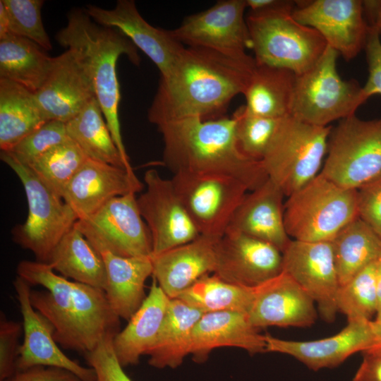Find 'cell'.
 <instances>
[{
    "mask_svg": "<svg viewBox=\"0 0 381 381\" xmlns=\"http://www.w3.org/2000/svg\"><path fill=\"white\" fill-rule=\"evenodd\" d=\"M254 57L235 59L202 47H185L169 73L160 77L147 118L157 126L189 117L214 119L243 94Z\"/></svg>",
    "mask_w": 381,
    "mask_h": 381,
    "instance_id": "1",
    "label": "cell"
},
{
    "mask_svg": "<svg viewBox=\"0 0 381 381\" xmlns=\"http://www.w3.org/2000/svg\"><path fill=\"white\" fill-rule=\"evenodd\" d=\"M236 118L202 120L189 117L157 126L164 142L163 162L173 174L193 172L229 176L249 191L268 176L260 161L244 156L236 138Z\"/></svg>",
    "mask_w": 381,
    "mask_h": 381,
    "instance_id": "2",
    "label": "cell"
},
{
    "mask_svg": "<svg viewBox=\"0 0 381 381\" xmlns=\"http://www.w3.org/2000/svg\"><path fill=\"white\" fill-rule=\"evenodd\" d=\"M67 25L56 35L57 42L73 49L86 67L113 140L127 169L133 171L121 132L119 105L120 86L116 63L126 55L135 66L140 58L136 47L118 30L95 22L85 9L74 8L67 15Z\"/></svg>",
    "mask_w": 381,
    "mask_h": 381,
    "instance_id": "3",
    "label": "cell"
},
{
    "mask_svg": "<svg viewBox=\"0 0 381 381\" xmlns=\"http://www.w3.org/2000/svg\"><path fill=\"white\" fill-rule=\"evenodd\" d=\"M296 4L285 0L277 7L248 11L246 20L257 64L286 68L297 75L322 56L327 44L316 30L295 20Z\"/></svg>",
    "mask_w": 381,
    "mask_h": 381,
    "instance_id": "4",
    "label": "cell"
},
{
    "mask_svg": "<svg viewBox=\"0 0 381 381\" xmlns=\"http://www.w3.org/2000/svg\"><path fill=\"white\" fill-rule=\"evenodd\" d=\"M284 224L294 240L332 241L358 217L357 190L338 186L322 174L288 197Z\"/></svg>",
    "mask_w": 381,
    "mask_h": 381,
    "instance_id": "5",
    "label": "cell"
},
{
    "mask_svg": "<svg viewBox=\"0 0 381 381\" xmlns=\"http://www.w3.org/2000/svg\"><path fill=\"white\" fill-rule=\"evenodd\" d=\"M331 130L330 126H314L291 115L281 119L261 163L285 196L319 174Z\"/></svg>",
    "mask_w": 381,
    "mask_h": 381,
    "instance_id": "6",
    "label": "cell"
},
{
    "mask_svg": "<svg viewBox=\"0 0 381 381\" xmlns=\"http://www.w3.org/2000/svg\"><path fill=\"white\" fill-rule=\"evenodd\" d=\"M0 157L21 181L28 205L25 222L13 230V241L31 251L37 261L47 263L56 246L75 226L78 217L28 166L6 152L1 151Z\"/></svg>",
    "mask_w": 381,
    "mask_h": 381,
    "instance_id": "7",
    "label": "cell"
},
{
    "mask_svg": "<svg viewBox=\"0 0 381 381\" xmlns=\"http://www.w3.org/2000/svg\"><path fill=\"white\" fill-rule=\"evenodd\" d=\"M339 54L327 44L317 63L296 75L291 116L318 126L355 114L364 102L356 80H344L337 69Z\"/></svg>",
    "mask_w": 381,
    "mask_h": 381,
    "instance_id": "8",
    "label": "cell"
},
{
    "mask_svg": "<svg viewBox=\"0 0 381 381\" xmlns=\"http://www.w3.org/2000/svg\"><path fill=\"white\" fill-rule=\"evenodd\" d=\"M381 173V117L356 114L332 128L320 174L345 188L357 190Z\"/></svg>",
    "mask_w": 381,
    "mask_h": 381,
    "instance_id": "9",
    "label": "cell"
},
{
    "mask_svg": "<svg viewBox=\"0 0 381 381\" xmlns=\"http://www.w3.org/2000/svg\"><path fill=\"white\" fill-rule=\"evenodd\" d=\"M171 180L200 234L218 238L249 191L241 181L222 174L177 172Z\"/></svg>",
    "mask_w": 381,
    "mask_h": 381,
    "instance_id": "10",
    "label": "cell"
},
{
    "mask_svg": "<svg viewBox=\"0 0 381 381\" xmlns=\"http://www.w3.org/2000/svg\"><path fill=\"white\" fill-rule=\"evenodd\" d=\"M135 193L116 197L75 226L95 249L121 257L150 256L152 239Z\"/></svg>",
    "mask_w": 381,
    "mask_h": 381,
    "instance_id": "11",
    "label": "cell"
},
{
    "mask_svg": "<svg viewBox=\"0 0 381 381\" xmlns=\"http://www.w3.org/2000/svg\"><path fill=\"white\" fill-rule=\"evenodd\" d=\"M246 0H220L208 9L186 17L171 35L183 44L216 51L235 59H247L250 49L244 18Z\"/></svg>",
    "mask_w": 381,
    "mask_h": 381,
    "instance_id": "12",
    "label": "cell"
},
{
    "mask_svg": "<svg viewBox=\"0 0 381 381\" xmlns=\"http://www.w3.org/2000/svg\"><path fill=\"white\" fill-rule=\"evenodd\" d=\"M145 190L138 198L150 233L152 253L158 255L187 243L200 234L179 198L171 179L150 169L144 174Z\"/></svg>",
    "mask_w": 381,
    "mask_h": 381,
    "instance_id": "13",
    "label": "cell"
},
{
    "mask_svg": "<svg viewBox=\"0 0 381 381\" xmlns=\"http://www.w3.org/2000/svg\"><path fill=\"white\" fill-rule=\"evenodd\" d=\"M292 16L300 23L316 30L346 61L365 48L370 26L363 1H296Z\"/></svg>",
    "mask_w": 381,
    "mask_h": 381,
    "instance_id": "14",
    "label": "cell"
},
{
    "mask_svg": "<svg viewBox=\"0 0 381 381\" xmlns=\"http://www.w3.org/2000/svg\"><path fill=\"white\" fill-rule=\"evenodd\" d=\"M283 272L314 301L322 318L333 322L339 282L332 241L308 242L291 239L282 252Z\"/></svg>",
    "mask_w": 381,
    "mask_h": 381,
    "instance_id": "15",
    "label": "cell"
},
{
    "mask_svg": "<svg viewBox=\"0 0 381 381\" xmlns=\"http://www.w3.org/2000/svg\"><path fill=\"white\" fill-rule=\"evenodd\" d=\"M16 272L30 286L45 288L44 291L31 289L32 306L53 325L54 339L61 347L81 353L75 322L73 281L56 274L48 263L37 260L20 261Z\"/></svg>",
    "mask_w": 381,
    "mask_h": 381,
    "instance_id": "16",
    "label": "cell"
},
{
    "mask_svg": "<svg viewBox=\"0 0 381 381\" xmlns=\"http://www.w3.org/2000/svg\"><path fill=\"white\" fill-rule=\"evenodd\" d=\"M282 272V253L271 243L232 231L218 242L213 274L228 282L255 288Z\"/></svg>",
    "mask_w": 381,
    "mask_h": 381,
    "instance_id": "17",
    "label": "cell"
},
{
    "mask_svg": "<svg viewBox=\"0 0 381 381\" xmlns=\"http://www.w3.org/2000/svg\"><path fill=\"white\" fill-rule=\"evenodd\" d=\"M13 285L23 318V340L19 349L17 370L35 365L52 366L67 370L82 381H96L91 367L80 365L61 350L54 339L53 325L30 303L31 286L18 276Z\"/></svg>",
    "mask_w": 381,
    "mask_h": 381,
    "instance_id": "18",
    "label": "cell"
},
{
    "mask_svg": "<svg viewBox=\"0 0 381 381\" xmlns=\"http://www.w3.org/2000/svg\"><path fill=\"white\" fill-rule=\"evenodd\" d=\"M34 95L46 121L65 123L96 97L86 67L70 49L54 57L47 80Z\"/></svg>",
    "mask_w": 381,
    "mask_h": 381,
    "instance_id": "19",
    "label": "cell"
},
{
    "mask_svg": "<svg viewBox=\"0 0 381 381\" xmlns=\"http://www.w3.org/2000/svg\"><path fill=\"white\" fill-rule=\"evenodd\" d=\"M85 11L99 25L115 28L128 37L152 61L161 77L169 73L185 48L170 30L149 24L133 0H118L111 9L90 4Z\"/></svg>",
    "mask_w": 381,
    "mask_h": 381,
    "instance_id": "20",
    "label": "cell"
},
{
    "mask_svg": "<svg viewBox=\"0 0 381 381\" xmlns=\"http://www.w3.org/2000/svg\"><path fill=\"white\" fill-rule=\"evenodd\" d=\"M313 298L286 272L255 288L247 313L260 329L270 326L307 327L317 318Z\"/></svg>",
    "mask_w": 381,
    "mask_h": 381,
    "instance_id": "21",
    "label": "cell"
},
{
    "mask_svg": "<svg viewBox=\"0 0 381 381\" xmlns=\"http://www.w3.org/2000/svg\"><path fill=\"white\" fill-rule=\"evenodd\" d=\"M143 187L134 172L88 158L67 185L63 199L80 220L95 213L111 199L136 194Z\"/></svg>",
    "mask_w": 381,
    "mask_h": 381,
    "instance_id": "22",
    "label": "cell"
},
{
    "mask_svg": "<svg viewBox=\"0 0 381 381\" xmlns=\"http://www.w3.org/2000/svg\"><path fill=\"white\" fill-rule=\"evenodd\" d=\"M266 352L289 355L308 368L318 370L339 365L352 354L375 344L370 321H349L336 334L313 341L282 339L265 334Z\"/></svg>",
    "mask_w": 381,
    "mask_h": 381,
    "instance_id": "23",
    "label": "cell"
},
{
    "mask_svg": "<svg viewBox=\"0 0 381 381\" xmlns=\"http://www.w3.org/2000/svg\"><path fill=\"white\" fill-rule=\"evenodd\" d=\"M220 238L200 234L187 243L151 255L152 277L169 298H177L198 279L214 273Z\"/></svg>",
    "mask_w": 381,
    "mask_h": 381,
    "instance_id": "24",
    "label": "cell"
},
{
    "mask_svg": "<svg viewBox=\"0 0 381 381\" xmlns=\"http://www.w3.org/2000/svg\"><path fill=\"white\" fill-rule=\"evenodd\" d=\"M284 194L269 178L246 193L234 213L226 231L266 241L282 253L291 238L284 224Z\"/></svg>",
    "mask_w": 381,
    "mask_h": 381,
    "instance_id": "25",
    "label": "cell"
},
{
    "mask_svg": "<svg viewBox=\"0 0 381 381\" xmlns=\"http://www.w3.org/2000/svg\"><path fill=\"white\" fill-rule=\"evenodd\" d=\"M231 346L251 354L266 352L265 335L245 313L222 311L204 313L194 327L190 354L196 363L206 361L217 348Z\"/></svg>",
    "mask_w": 381,
    "mask_h": 381,
    "instance_id": "26",
    "label": "cell"
},
{
    "mask_svg": "<svg viewBox=\"0 0 381 381\" xmlns=\"http://www.w3.org/2000/svg\"><path fill=\"white\" fill-rule=\"evenodd\" d=\"M169 298L152 277L148 294L127 325L113 337L115 355L123 368L136 365L154 344Z\"/></svg>",
    "mask_w": 381,
    "mask_h": 381,
    "instance_id": "27",
    "label": "cell"
},
{
    "mask_svg": "<svg viewBox=\"0 0 381 381\" xmlns=\"http://www.w3.org/2000/svg\"><path fill=\"white\" fill-rule=\"evenodd\" d=\"M100 254L106 267L104 291L107 301L119 318L128 320L147 296L145 282L153 272L151 255L121 257L108 251Z\"/></svg>",
    "mask_w": 381,
    "mask_h": 381,
    "instance_id": "28",
    "label": "cell"
},
{
    "mask_svg": "<svg viewBox=\"0 0 381 381\" xmlns=\"http://www.w3.org/2000/svg\"><path fill=\"white\" fill-rule=\"evenodd\" d=\"M204 313L179 298L169 301L157 338L146 355L151 366L176 368L190 355L195 325Z\"/></svg>",
    "mask_w": 381,
    "mask_h": 381,
    "instance_id": "29",
    "label": "cell"
},
{
    "mask_svg": "<svg viewBox=\"0 0 381 381\" xmlns=\"http://www.w3.org/2000/svg\"><path fill=\"white\" fill-rule=\"evenodd\" d=\"M296 74L289 69L256 64L243 93L246 109L272 119L290 116Z\"/></svg>",
    "mask_w": 381,
    "mask_h": 381,
    "instance_id": "30",
    "label": "cell"
},
{
    "mask_svg": "<svg viewBox=\"0 0 381 381\" xmlns=\"http://www.w3.org/2000/svg\"><path fill=\"white\" fill-rule=\"evenodd\" d=\"M65 278L104 290V262L81 231L75 226L60 240L47 262Z\"/></svg>",
    "mask_w": 381,
    "mask_h": 381,
    "instance_id": "31",
    "label": "cell"
},
{
    "mask_svg": "<svg viewBox=\"0 0 381 381\" xmlns=\"http://www.w3.org/2000/svg\"><path fill=\"white\" fill-rule=\"evenodd\" d=\"M54 60L28 38L9 34L0 40V78L16 83L33 93L47 80Z\"/></svg>",
    "mask_w": 381,
    "mask_h": 381,
    "instance_id": "32",
    "label": "cell"
},
{
    "mask_svg": "<svg viewBox=\"0 0 381 381\" xmlns=\"http://www.w3.org/2000/svg\"><path fill=\"white\" fill-rule=\"evenodd\" d=\"M47 121L33 92L0 78L1 151L11 150Z\"/></svg>",
    "mask_w": 381,
    "mask_h": 381,
    "instance_id": "33",
    "label": "cell"
},
{
    "mask_svg": "<svg viewBox=\"0 0 381 381\" xmlns=\"http://www.w3.org/2000/svg\"><path fill=\"white\" fill-rule=\"evenodd\" d=\"M75 322L81 353L94 350L108 335L119 330L120 318L112 310L104 290L73 282Z\"/></svg>",
    "mask_w": 381,
    "mask_h": 381,
    "instance_id": "34",
    "label": "cell"
},
{
    "mask_svg": "<svg viewBox=\"0 0 381 381\" xmlns=\"http://www.w3.org/2000/svg\"><path fill=\"white\" fill-rule=\"evenodd\" d=\"M339 286L381 258V237L359 217L332 241Z\"/></svg>",
    "mask_w": 381,
    "mask_h": 381,
    "instance_id": "35",
    "label": "cell"
},
{
    "mask_svg": "<svg viewBox=\"0 0 381 381\" xmlns=\"http://www.w3.org/2000/svg\"><path fill=\"white\" fill-rule=\"evenodd\" d=\"M66 127L69 138L88 158L127 169L96 97L66 122Z\"/></svg>",
    "mask_w": 381,
    "mask_h": 381,
    "instance_id": "36",
    "label": "cell"
},
{
    "mask_svg": "<svg viewBox=\"0 0 381 381\" xmlns=\"http://www.w3.org/2000/svg\"><path fill=\"white\" fill-rule=\"evenodd\" d=\"M255 288L228 282L214 274H207L177 298L204 313L236 311L248 313Z\"/></svg>",
    "mask_w": 381,
    "mask_h": 381,
    "instance_id": "37",
    "label": "cell"
},
{
    "mask_svg": "<svg viewBox=\"0 0 381 381\" xmlns=\"http://www.w3.org/2000/svg\"><path fill=\"white\" fill-rule=\"evenodd\" d=\"M87 159L79 145L70 138L50 149L28 167L63 198L67 185Z\"/></svg>",
    "mask_w": 381,
    "mask_h": 381,
    "instance_id": "38",
    "label": "cell"
},
{
    "mask_svg": "<svg viewBox=\"0 0 381 381\" xmlns=\"http://www.w3.org/2000/svg\"><path fill=\"white\" fill-rule=\"evenodd\" d=\"M377 261L339 286L336 296L337 311L349 321H370L377 314L375 273Z\"/></svg>",
    "mask_w": 381,
    "mask_h": 381,
    "instance_id": "39",
    "label": "cell"
},
{
    "mask_svg": "<svg viewBox=\"0 0 381 381\" xmlns=\"http://www.w3.org/2000/svg\"><path fill=\"white\" fill-rule=\"evenodd\" d=\"M234 114L236 118V138L238 149L246 157L261 162L282 119L253 114L245 105Z\"/></svg>",
    "mask_w": 381,
    "mask_h": 381,
    "instance_id": "40",
    "label": "cell"
},
{
    "mask_svg": "<svg viewBox=\"0 0 381 381\" xmlns=\"http://www.w3.org/2000/svg\"><path fill=\"white\" fill-rule=\"evenodd\" d=\"M9 20L11 34L28 38L46 52L52 44L41 16L44 4L42 0H1Z\"/></svg>",
    "mask_w": 381,
    "mask_h": 381,
    "instance_id": "41",
    "label": "cell"
},
{
    "mask_svg": "<svg viewBox=\"0 0 381 381\" xmlns=\"http://www.w3.org/2000/svg\"><path fill=\"white\" fill-rule=\"evenodd\" d=\"M69 139L65 123L48 121L6 152L28 166L52 147Z\"/></svg>",
    "mask_w": 381,
    "mask_h": 381,
    "instance_id": "42",
    "label": "cell"
},
{
    "mask_svg": "<svg viewBox=\"0 0 381 381\" xmlns=\"http://www.w3.org/2000/svg\"><path fill=\"white\" fill-rule=\"evenodd\" d=\"M105 337L90 352L84 355L95 373L96 381H132L119 363L113 348V337Z\"/></svg>",
    "mask_w": 381,
    "mask_h": 381,
    "instance_id": "43",
    "label": "cell"
},
{
    "mask_svg": "<svg viewBox=\"0 0 381 381\" xmlns=\"http://www.w3.org/2000/svg\"><path fill=\"white\" fill-rule=\"evenodd\" d=\"M23 332V323L6 318L0 313V381H4L16 370V363L20 344L19 338Z\"/></svg>",
    "mask_w": 381,
    "mask_h": 381,
    "instance_id": "44",
    "label": "cell"
},
{
    "mask_svg": "<svg viewBox=\"0 0 381 381\" xmlns=\"http://www.w3.org/2000/svg\"><path fill=\"white\" fill-rule=\"evenodd\" d=\"M358 217L381 237V173L357 189Z\"/></svg>",
    "mask_w": 381,
    "mask_h": 381,
    "instance_id": "45",
    "label": "cell"
},
{
    "mask_svg": "<svg viewBox=\"0 0 381 381\" xmlns=\"http://www.w3.org/2000/svg\"><path fill=\"white\" fill-rule=\"evenodd\" d=\"M368 64V77L362 87L365 102L375 95H381V37L370 27L364 48Z\"/></svg>",
    "mask_w": 381,
    "mask_h": 381,
    "instance_id": "46",
    "label": "cell"
},
{
    "mask_svg": "<svg viewBox=\"0 0 381 381\" xmlns=\"http://www.w3.org/2000/svg\"><path fill=\"white\" fill-rule=\"evenodd\" d=\"M4 381H82L73 373L56 367L35 365L18 370Z\"/></svg>",
    "mask_w": 381,
    "mask_h": 381,
    "instance_id": "47",
    "label": "cell"
},
{
    "mask_svg": "<svg viewBox=\"0 0 381 381\" xmlns=\"http://www.w3.org/2000/svg\"><path fill=\"white\" fill-rule=\"evenodd\" d=\"M363 360L351 381H381V349L363 351Z\"/></svg>",
    "mask_w": 381,
    "mask_h": 381,
    "instance_id": "48",
    "label": "cell"
},
{
    "mask_svg": "<svg viewBox=\"0 0 381 381\" xmlns=\"http://www.w3.org/2000/svg\"><path fill=\"white\" fill-rule=\"evenodd\" d=\"M363 7L369 26L381 37V0L363 1Z\"/></svg>",
    "mask_w": 381,
    "mask_h": 381,
    "instance_id": "49",
    "label": "cell"
},
{
    "mask_svg": "<svg viewBox=\"0 0 381 381\" xmlns=\"http://www.w3.org/2000/svg\"><path fill=\"white\" fill-rule=\"evenodd\" d=\"M371 326L375 344L370 349H381V312L377 313L375 318L371 320Z\"/></svg>",
    "mask_w": 381,
    "mask_h": 381,
    "instance_id": "50",
    "label": "cell"
},
{
    "mask_svg": "<svg viewBox=\"0 0 381 381\" xmlns=\"http://www.w3.org/2000/svg\"><path fill=\"white\" fill-rule=\"evenodd\" d=\"M11 34L9 30V20L6 11L0 1V40Z\"/></svg>",
    "mask_w": 381,
    "mask_h": 381,
    "instance_id": "51",
    "label": "cell"
},
{
    "mask_svg": "<svg viewBox=\"0 0 381 381\" xmlns=\"http://www.w3.org/2000/svg\"><path fill=\"white\" fill-rule=\"evenodd\" d=\"M377 313L381 312V258L377 261L375 273Z\"/></svg>",
    "mask_w": 381,
    "mask_h": 381,
    "instance_id": "52",
    "label": "cell"
}]
</instances>
